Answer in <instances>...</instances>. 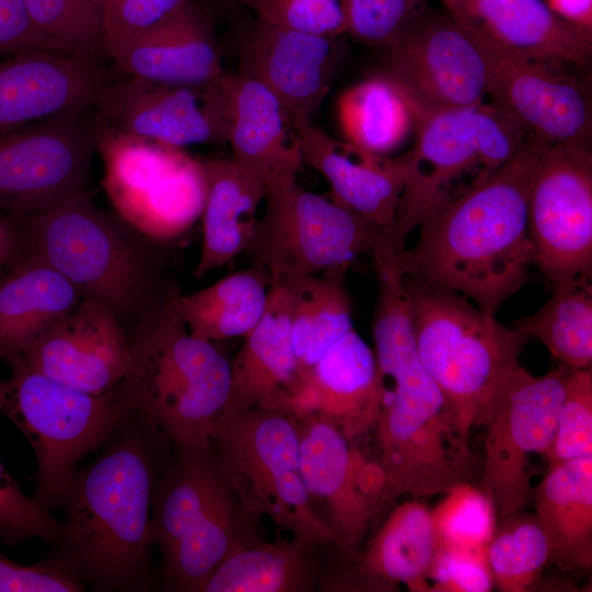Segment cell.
Here are the masks:
<instances>
[{
  "label": "cell",
  "instance_id": "e0dca14e",
  "mask_svg": "<svg viewBox=\"0 0 592 592\" xmlns=\"http://www.w3.org/2000/svg\"><path fill=\"white\" fill-rule=\"evenodd\" d=\"M383 73L408 99L414 118L468 107L488 95L478 43L447 14H425L386 48Z\"/></svg>",
  "mask_w": 592,
  "mask_h": 592
},
{
  "label": "cell",
  "instance_id": "44dd1931",
  "mask_svg": "<svg viewBox=\"0 0 592 592\" xmlns=\"http://www.w3.org/2000/svg\"><path fill=\"white\" fill-rule=\"evenodd\" d=\"M21 355L30 367L61 384L101 395L115 389L126 375L130 342L110 306L82 297Z\"/></svg>",
  "mask_w": 592,
  "mask_h": 592
},
{
  "label": "cell",
  "instance_id": "7bdbcfd3",
  "mask_svg": "<svg viewBox=\"0 0 592 592\" xmlns=\"http://www.w3.org/2000/svg\"><path fill=\"white\" fill-rule=\"evenodd\" d=\"M64 522L56 519L34 497L26 496L19 482L0 460V538L5 545H18L29 538H39L59 545Z\"/></svg>",
  "mask_w": 592,
  "mask_h": 592
},
{
  "label": "cell",
  "instance_id": "9c48e42d",
  "mask_svg": "<svg viewBox=\"0 0 592 592\" xmlns=\"http://www.w3.org/2000/svg\"><path fill=\"white\" fill-rule=\"evenodd\" d=\"M19 224L24 254L50 265L82 297L105 303L117 316L145 303L152 282L145 250L86 190Z\"/></svg>",
  "mask_w": 592,
  "mask_h": 592
},
{
  "label": "cell",
  "instance_id": "83f0119b",
  "mask_svg": "<svg viewBox=\"0 0 592 592\" xmlns=\"http://www.w3.org/2000/svg\"><path fill=\"white\" fill-rule=\"evenodd\" d=\"M310 411L334 424L350 441L375 429L385 383L374 351L353 329L310 369Z\"/></svg>",
  "mask_w": 592,
  "mask_h": 592
},
{
  "label": "cell",
  "instance_id": "ee69618b",
  "mask_svg": "<svg viewBox=\"0 0 592 592\" xmlns=\"http://www.w3.org/2000/svg\"><path fill=\"white\" fill-rule=\"evenodd\" d=\"M250 9L258 20L319 36L346 32L344 0H229Z\"/></svg>",
  "mask_w": 592,
  "mask_h": 592
},
{
  "label": "cell",
  "instance_id": "5b68a950",
  "mask_svg": "<svg viewBox=\"0 0 592 592\" xmlns=\"http://www.w3.org/2000/svg\"><path fill=\"white\" fill-rule=\"evenodd\" d=\"M414 133L413 147L401 155L407 179L397 217L376 257L402 251L426 217L486 182L528 134L511 114L485 101L419 116Z\"/></svg>",
  "mask_w": 592,
  "mask_h": 592
},
{
  "label": "cell",
  "instance_id": "1f68e13d",
  "mask_svg": "<svg viewBox=\"0 0 592 592\" xmlns=\"http://www.w3.org/2000/svg\"><path fill=\"white\" fill-rule=\"evenodd\" d=\"M437 549L432 510L419 501L396 506L362 554L353 558L352 581L371 587L402 583L410 591H430L429 572Z\"/></svg>",
  "mask_w": 592,
  "mask_h": 592
},
{
  "label": "cell",
  "instance_id": "52a82bcc",
  "mask_svg": "<svg viewBox=\"0 0 592 592\" xmlns=\"http://www.w3.org/2000/svg\"><path fill=\"white\" fill-rule=\"evenodd\" d=\"M403 278L419 358L469 440L528 337L458 294Z\"/></svg>",
  "mask_w": 592,
  "mask_h": 592
},
{
  "label": "cell",
  "instance_id": "2e32d148",
  "mask_svg": "<svg viewBox=\"0 0 592 592\" xmlns=\"http://www.w3.org/2000/svg\"><path fill=\"white\" fill-rule=\"evenodd\" d=\"M300 474L310 504L353 558L378 513L395 499L378 460L316 412L297 418ZM319 517V519H320Z\"/></svg>",
  "mask_w": 592,
  "mask_h": 592
},
{
  "label": "cell",
  "instance_id": "277c9868",
  "mask_svg": "<svg viewBox=\"0 0 592 592\" xmlns=\"http://www.w3.org/2000/svg\"><path fill=\"white\" fill-rule=\"evenodd\" d=\"M385 387L375 425L378 462L394 498L446 493L470 482L476 458L446 398L424 369L412 335L387 340L376 350Z\"/></svg>",
  "mask_w": 592,
  "mask_h": 592
},
{
  "label": "cell",
  "instance_id": "ffe728a7",
  "mask_svg": "<svg viewBox=\"0 0 592 592\" xmlns=\"http://www.w3.org/2000/svg\"><path fill=\"white\" fill-rule=\"evenodd\" d=\"M488 70V95L547 144H588L591 104L585 90L569 76L532 59L482 44Z\"/></svg>",
  "mask_w": 592,
  "mask_h": 592
},
{
  "label": "cell",
  "instance_id": "7402d4cb",
  "mask_svg": "<svg viewBox=\"0 0 592 592\" xmlns=\"http://www.w3.org/2000/svg\"><path fill=\"white\" fill-rule=\"evenodd\" d=\"M230 363V390L224 413L276 410L296 419L310 412L309 392L294 353L288 297L271 283L260 322L244 337Z\"/></svg>",
  "mask_w": 592,
  "mask_h": 592
},
{
  "label": "cell",
  "instance_id": "7dc6e473",
  "mask_svg": "<svg viewBox=\"0 0 592 592\" xmlns=\"http://www.w3.org/2000/svg\"><path fill=\"white\" fill-rule=\"evenodd\" d=\"M81 577L59 553L25 566L0 555V592H77Z\"/></svg>",
  "mask_w": 592,
  "mask_h": 592
},
{
  "label": "cell",
  "instance_id": "bcb514c9",
  "mask_svg": "<svg viewBox=\"0 0 592 592\" xmlns=\"http://www.w3.org/2000/svg\"><path fill=\"white\" fill-rule=\"evenodd\" d=\"M431 591L489 592L493 579L486 548L437 547L430 572Z\"/></svg>",
  "mask_w": 592,
  "mask_h": 592
},
{
  "label": "cell",
  "instance_id": "f546056e",
  "mask_svg": "<svg viewBox=\"0 0 592 592\" xmlns=\"http://www.w3.org/2000/svg\"><path fill=\"white\" fill-rule=\"evenodd\" d=\"M548 540V565L561 570L592 567V456L553 463L533 491Z\"/></svg>",
  "mask_w": 592,
  "mask_h": 592
},
{
  "label": "cell",
  "instance_id": "3957f363",
  "mask_svg": "<svg viewBox=\"0 0 592 592\" xmlns=\"http://www.w3.org/2000/svg\"><path fill=\"white\" fill-rule=\"evenodd\" d=\"M169 285L130 342V362L118 385L150 428L175 448L209 445L230 390V363L214 342L192 335Z\"/></svg>",
  "mask_w": 592,
  "mask_h": 592
},
{
  "label": "cell",
  "instance_id": "484cf974",
  "mask_svg": "<svg viewBox=\"0 0 592 592\" xmlns=\"http://www.w3.org/2000/svg\"><path fill=\"white\" fill-rule=\"evenodd\" d=\"M125 75L172 84H203L225 70L212 20L193 0L105 53Z\"/></svg>",
  "mask_w": 592,
  "mask_h": 592
},
{
  "label": "cell",
  "instance_id": "60d3db41",
  "mask_svg": "<svg viewBox=\"0 0 592 592\" xmlns=\"http://www.w3.org/2000/svg\"><path fill=\"white\" fill-rule=\"evenodd\" d=\"M592 456L591 368L570 369L559 409L557 428L546 455L550 464Z\"/></svg>",
  "mask_w": 592,
  "mask_h": 592
},
{
  "label": "cell",
  "instance_id": "816d5d0a",
  "mask_svg": "<svg viewBox=\"0 0 592 592\" xmlns=\"http://www.w3.org/2000/svg\"><path fill=\"white\" fill-rule=\"evenodd\" d=\"M3 270H4V269H1V267H0V276H1L2 273L4 272Z\"/></svg>",
  "mask_w": 592,
  "mask_h": 592
},
{
  "label": "cell",
  "instance_id": "b9f144b4",
  "mask_svg": "<svg viewBox=\"0 0 592 592\" xmlns=\"http://www.w3.org/2000/svg\"><path fill=\"white\" fill-rule=\"evenodd\" d=\"M429 0H344L346 32L355 41L388 48L429 10Z\"/></svg>",
  "mask_w": 592,
  "mask_h": 592
},
{
  "label": "cell",
  "instance_id": "ba28073f",
  "mask_svg": "<svg viewBox=\"0 0 592 592\" xmlns=\"http://www.w3.org/2000/svg\"><path fill=\"white\" fill-rule=\"evenodd\" d=\"M0 414L31 444L36 460L34 498L47 509L60 505L78 463L135 414L118 386L92 395L61 384L30 367L21 354L3 360Z\"/></svg>",
  "mask_w": 592,
  "mask_h": 592
},
{
  "label": "cell",
  "instance_id": "681fc988",
  "mask_svg": "<svg viewBox=\"0 0 592 592\" xmlns=\"http://www.w3.org/2000/svg\"><path fill=\"white\" fill-rule=\"evenodd\" d=\"M24 254L20 224L0 213V267L9 269Z\"/></svg>",
  "mask_w": 592,
  "mask_h": 592
},
{
  "label": "cell",
  "instance_id": "603a6c76",
  "mask_svg": "<svg viewBox=\"0 0 592 592\" xmlns=\"http://www.w3.org/2000/svg\"><path fill=\"white\" fill-rule=\"evenodd\" d=\"M109 80L94 60L33 49L0 60V133L92 109Z\"/></svg>",
  "mask_w": 592,
  "mask_h": 592
},
{
  "label": "cell",
  "instance_id": "f35d334b",
  "mask_svg": "<svg viewBox=\"0 0 592 592\" xmlns=\"http://www.w3.org/2000/svg\"><path fill=\"white\" fill-rule=\"evenodd\" d=\"M38 36L56 53L96 61L101 53L98 0H24Z\"/></svg>",
  "mask_w": 592,
  "mask_h": 592
},
{
  "label": "cell",
  "instance_id": "cb8c5ba5",
  "mask_svg": "<svg viewBox=\"0 0 592 592\" xmlns=\"http://www.w3.org/2000/svg\"><path fill=\"white\" fill-rule=\"evenodd\" d=\"M293 125L304 164L325 177L331 198L386 235L395 224L406 185L402 156L374 153L334 138L314 119H296Z\"/></svg>",
  "mask_w": 592,
  "mask_h": 592
},
{
  "label": "cell",
  "instance_id": "d590c367",
  "mask_svg": "<svg viewBox=\"0 0 592 592\" xmlns=\"http://www.w3.org/2000/svg\"><path fill=\"white\" fill-rule=\"evenodd\" d=\"M337 113L343 139L378 155L399 148L415 126L408 99L383 72L348 88Z\"/></svg>",
  "mask_w": 592,
  "mask_h": 592
},
{
  "label": "cell",
  "instance_id": "6da1fadb",
  "mask_svg": "<svg viewBox=\"0 0 592 592\" xmlns=\"http://www.w3.org/2000/svg\"><path fill=\"white\" fill-rule=\"evenodd\" d=\"M544 144L527 134L486 182L426 217L414 246L397 255L402 273L494 316L528 282L535 264L527 191Z\"/></svg>",
  "mask_w": 592,
  "mask_h": 592
},
{
  "label": "cell",
  "instance_id": "f907efd6",
  "mask_svg": "<svg viewBox=\"0 0 592 592\" xmlns=\"http://www.w3.org/2000/svg\"><path fill=\"white\" fill-rule=\"evenodd\" d=\"M550 11L576 26L592 30V0H544Z\"/></svg>",
  "mask_w": 592,
  "mask_h": 592
},
{
  "label": "cell",
  "instance_id": "4316f807",
  "mask_svg": "<svg viewBox=\"0 0 592 592\" xmlns=\"http://www.w3.org/2000/svg\"><path fill=\"white\" fill-rule=\"evenodd\" d=\"M221 87L230 158L266 184L297 178L304 166L299 144L293 121L278 100L237 71H225Z\"/></svg>",
  "mask_w": 592,
  "mask_h": 592
},
{
  "label": "cell",
  "instance_id": "ab89813d",
  "mask_svg": "<svg viewBox=\"0 0 592 592\" xmlns=\"http://www.w3.org/2000/svg\"><path fill=\"white\" fill-rule=\"evenodd\" d=\"M437 547L481 549L490 542L497 514L487 493L471 482L446 492L432 510Z\"/></svg>",
  "mask_w": 592,
  "mask_h": 592
},
{
  "label": "cell",
  "instance_id": "836d02e7",
  "mask_svg": "<svg viewBox=\"0 0 592 592\" xmlns=\"http://www.w3.org/2000/svg\"><path fill=\"white\" fill-rule=\"evenodd\" d=\"M271 277L252 264L191 294L178 295L177 306L190 333L215 342L244 337L266 310Z\"/></svg>",
  "mask_w": 592,
  "mask_h": 592
},
{
  "label": "cell",
  "instance_id": "8992f818",
  "mask_svg": "<svg viewBox=\"0 0 592 592\" xmlns=\"http://www.w3.org/2000/svg\"><path fill=\"white\" fill-rule=\"evenodd\" d=\"M155 486L151 537L163 558L167 588L198 592L231 554L259 540L210 444L175 448Z\"/></svg>",
  "mask_w": 592,
  "mask_h": 592
},
{
  "label": "cell",
  "instance_id": "74e56055",
  "mask_svg": "<svg viewBox=\"0 0 592 592\" xmlns=\"http://www.w3.org/2000/svg\"><path fill=\"white\" fill-rule=\"evenodd\" d=\"M486 554L493 585L502 592H526L548 565V540L535 514L522 510L499 517Z\"/></svg>",
  "mask_w": 592,
  "mask_h": 592
},
{
  "label": "cell",
  "instance_id": "8fae6325",
  "mask_svg": "<svg viewBox=\"0 0 592 592\" xmlns=\"http://www.w3.org/2000/svg\"><path fill=\"white\" fill-rule=\"evenodd\" d=\"M264 202L246 251L271 280L348 267L360 255L373 258L383 237L376 225L307 191L297 178L269 182Z\"/></svg>",
  "mask_w": 592,
  "mask_h": 592
},
{
  "label": "cell",
  "instance_id": "ac0fdd59",
  "mask_svg": "<svg viewBox=\"0 0 592 592\" xmlns=\"http://www.w3.org/2000/svg\"><path fill=\"white\" fill-rule=\"evenodd\" d=\"M221 77L203 84L109 79L93 103V116L114 132L178 148L226 143Z\"/></svg>",
  "mask_w": 592,
  "mask_h": 592
},
{
  "label": "cell",
  "instance_id": "8d00e7d4",
  "mask_svg": "<svg viewBox=\"0 0 592 592\" xmlns=\"http://www.w3.org/2000/svg\"><path fill=\"white\" fill-rule=\"evenodd\" d=\"M591 278L554 288L551 297L533 316L514 327L537 338L570 369L589 368L592 362Z\"/></svg>",
  "mask_w": 592,
  "mask_h": 592
},
{
  "label": "cell",
  "instance_id": "d6a6232c",
  "mask_svg": "<svg viewBox=\"0 0 592 592\" xmlns=\"http://www.w3.org/2000/svg\"><path fill=\"white\" fill-rule=\"evenodd\" d=\"M345 269L271 280L287 294L294 353L306 385L310 369L326 351L354 329Z\"/></svg>",
  "mask_w": 592,
  "mask_h": 592
},
{
  "label": "cell",
  "instance_id": "30bf717a",
  "mask_svg": "<svg viewBox=\"0 0 592 592\" xmlns=\"http://www.w3.org/2000/svg\"><path fill=\"white\" fill-rule=\"evenodd\" d=\"M209 444L251 516H267L293 538L307 544L335 545L332 532L314 511L303 482L295 417L266 409L223 413Z\"/></svg>",
  "mask_w": 592,
  "mask_h": 592
},
{
  "label": "cell",
  "instance_id": "4fadbf2b",
  "mask_svg": "<svg viewBox=\"0 0 592 592\" xmlns=\"http://www.w3.org/2000/svg\"><path fill=\"white\" fill-rule=\"evenodd\" d=\"M561 365L534 376L517 364L496 389L485 425L482 487L497 517L523 510L533 500L530 457L546 456L555 437L565 379Z\"/></svg>",
  "mask_w": 592,
  "mask_h": 592
},
{
  "label": "cell",
  "instance_id": "c3c4849f",
  "mask_svg": "<svg viewBox=\"0 0 592 592\" xmlns=\"http://www.w3.org/2000/svg\"><path fill=\"white\" fill-rule=\"evenodd\" d=\"M33 49L52 50L36 33L24 0H0V56Z\"/></svg>",
  "mask_w": 592,
  "mask_h": 592
},
{
  "label": "cell",
  "instance_id": "7c38bea8",
  "mask_svg": "<svg viewBox=\"0 0 592 592\" xmlns=\"http://www.w3.org/2000/svg\"><path fill=\"white\" fill-rule=\"evenodd\" d=\"M95 121V119H94ZM103 189L117 216L152 239H170L201 217L202 162L181 148L114 132L95 122Z\"/></svg>",
  "mask_w": 592,
  "mask_h": 592
},
{
  "label": "cell",
  "instance_id": "4dcf8cb0",
  "mask_svg": "<svg viewBox=\"0 0 592 592\" xmlns=\"http://www.w3.org/2000/svg\"><path fill=\"white\" fill-rule=\"evenodd\" d=\"M0 276V358L22 352L82 298L65 276L23 254Z\"/></svg>",
  "mask_w": 592,
  "mask_h": 592
},
{
  "label": "cell",
  "instance_id": "d4e9b609",
  "mask_svg": "<svg viewBox=\"0 0 592 592\" xmlns=\"http://www.w3.org/2000/svg\"><path fill=\"white\" fill-rule=\"evenodd\" d=\"M477 43L532 59L588 66L592 30L554 14L544 0H441Z\"/></svg>",
  "mask_w": 592,
  "mask_h": 592
},
{
  "label": "cell",
  "instance_id": "5bb4252c",
  "mask_svg": "<svg viewBox=\"0 0 592 592\" xmlns=\"http://www.w3.org/2000/svg\"><path fill=\"white\" fill-rule=\"evenodd\" d=\"M535 264L556 288L592 272V155L588 144H547L527 191Z\"/></svg>",
  "mask_w": 592,
  "mask_h": 592
},
{
  "label": "cell",
  "instance_id": "d6986e66",
  "mask_svg": "<svg viewBox=\"0 0 592 592\" xmlns=\"http://www.w3.org/2000/svg\"><path fill=\"white\" fill-rule=\"evenodd\" d=\"M340 37L311 35L252 19L237 35V72L266 88L292 121L314 119L339 68Z\"/></svg>",
  "mask_w": 592,
  "mask_h": 592
},
{
  "label": "cell",
  "instance_id": "e575fe53",
  "mask_svg": "<svg viewBox=\"0 0 592 592\" xmlns=\"http://www.w3.org/2000/svg\"><path fill=\"white\" fill-rule=\"evenodd\" d=\"M317 546L289 540L255 543L227 557L198 592H305L315 588Z\"/></svg>",
  "mask_w": 592,
  "mask_h": 592
},
{
  "label": "cell",
  "instance_id": "f6af8a7d",
  "mask_svg": "<svg viewBox=\"0 0 592 592\" xmlns=\"http://www.w3.org/2000/svg\"><path fill=\"white\" fill-rule=\"evenodd\" d=\"M186 0H98L101 15V52L145 32Z\"/></svg>",
  "mask_w": 592,
  "mask_h": 592
},
{
  "label": "cell",
  "instance_id": "7a4b0ae2",
  "mask_svg": "<svg viewBox=\"0 0 592 592\" xmlns=\"http://www.w3.org/2000/svg\"><path fill=\"white\" fill-rule=\"evenodd\" d=\"M152 466L134 432L123 431L89 467L76 471L59 553L102 588H134L150 563Z\"/></svg>",
  "mask_w": 592,
  "mask_h": 592
},
{
  "label": "cell",
  "instance_id": "9a60e30c",
  "mask_svg": "<svg viewBox=\"0 0 592 592\" xmlns=\"http://www.w3.org/2000/svg\"><path fill=\"white\" fill-rule=\"evenodd\" d=\"M95 152L88 110L0 133V213L21 223L84 190Z\"/></svg>",
  "mask_w": 592,
  "mask_h": 592
},
{
  "label": "cell",
  "instance_id": "f1b7e54d",
  "mask_svg": "<svg viewBox=\"0 0 592 592\" xmlns=\"http://www.w3.org/2000/svg\"><path fill=\"white\" fill-rule=\"evenodd\" d=\"M203 240L194 276L202 278L246 251L265 200L266 182L229 158L201 161Z\"/></svg>",
  "mask_w": 592,
  "mask_h": 592
}]
</instances>
